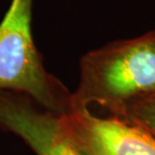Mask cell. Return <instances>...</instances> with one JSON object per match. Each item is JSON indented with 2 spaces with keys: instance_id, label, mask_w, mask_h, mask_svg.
Wrapping results in <instances>:
<instances>
[{
  "instance_id": "6da1fadb",
  "label": "cell",
  "mask_w": 155,
  "mask_h": 155,
  "mask_svg": "<svg viewBox=\"0 0 155 155\" xmlns=\"http://www.w3.org/2000/svg\"><path fill=\"white\" fill-rule=\"evenodd\" d=\"M155 96V30L111 42L81 58L72 106L98 105L123 118L133 104Z\"/></svg>"
},
{
  "instance_id": "7a4b0ae2",
  "label": "cell",
  "mask_w": 155,
  "mask_h": 155,
  "mask_svg": "<svg viewBox=\"0 0 155 155\" xmlns=\"http://www.w3.org/2000/svg\"><path fill=\"white\" fill-rule=\"evenodd\" d=\"M33 0H11L0 22V92L28 96L57 114L72 107V94L49 74L32 35Z\"/></svg>"
},
{
  "instance_id": "3957f363",
  "label": "cell",
  "mask_w": 155,
  "mask_h": 155,
  "mask_svg": "<svg viewBox=\"0 0 155 155\" xmlns=\"http://www.w3.org/2000/svg\"><path fill=\"white\" fill-rule=\"evenodd\" d=\"M61 119L82 155H155V136L124 118L99 117L89 108L72 106Z\"/></svg>"
},
{
  "instance_id": "277c9868",
  "label": "cell",
  "mask_w": 155,
  "mask_h": 155,
  "mask_svg": "<svg viewBox=\"0 0 155 155\" xmlns=\"http://www.w3.org/2000/svg\"><path fill=\"white\" fill-rule=\"evenodd\" d=\"M0 128L19 137L35 155H82L64 130L61 114L24 94L0 92Z\"/></svg>"
},
{
  "instance_id": "5b68a950",
  "label": "cell",
  "mask_w": 155,
  "mask_h": 155,
  "mask_svg": "<svg viewBox=\"0 0 155 155\" xmlns=\"http://www.w3.org/2000/svg\"><path fill=\"white\" fill-rule=\"evenodd\" d=\"M123 118L138 124L155 136V96L133 104Z\"/></svg>"
}]
</instances>
